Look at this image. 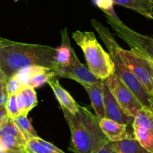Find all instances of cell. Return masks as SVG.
Segmentation results:
<instances>
[{
	"instance_id": "6da1fadb",
	"label": "cell",
	"mask_w": 153,
	"mask_h": 153,
	"mask_svg": "<svg viewBox=\"0 0 153 153\" xmlns=\"http://www.w3.org/2000/svg\"><path fill=\"white\" fill-rule=\"evenodd\" d=\"M56 48L46 45L5 40L0 45V71L7 79L29 67L53 71L56 66Z\"/></svg>"
},
{
	"instance_id": "7a4b0ae2",
	"label": "cell",
	"mask_w": 153,
	"mask_h": 153,
	"mask_svg": "<svg viewBox=\"0 0 153 153\" xmlns=\"http://www.w3.org/2000/svg\"><path fill=\"white\" fill-rule=\"evenodd\" d=\"M71 134L68 149L74 153H95L109 142L100 126V120L86 107L78 106L76 113L62 109Z\"/></svg>"
},
{
	"instance_id": "3957f363",
	"label": "cell",
	"mask_w": 153,
	"mask_h": 153,
	"mask_svg": "<svg viewBox=\"0 0 153 153\" xmlns=\"http://www.w3.org/2000/svg\"><path fill=\"white\" fill-rule=\"evenodd\" d=\"M91 24L99 35L108 51V53L111 56L115 66V74L134 94L143 107L153 110V100L119 55L117 49L118 43L115 40L113 34L106 26L95 19L91 20Z\"/></svg>"
},
{
	"instance_id": "277c9868",
	"label": "cell",
	"mask_w": 153,
	"mask_h": 153,
	"mask_svg": "<svg viewBox=\"0 0 153 153\" xmlns=\"http://www.w3.org/2000/svg\"><path fill=\"white\" fill-rule=\"evenodd\" d=\"M72 38L83 50L88 68L97 79L104 80L114 73L111 56L103 49L94 32L76 30L73 32Z\"/></svg>"
},
{
	"instance_id": "5b68a950",
	"label": "cell",
	"mask_w": 153,
	"mask_h": 153,
	"mask_svg": "<svg viewBox=\"0 0 153 153\" xmlns=\"http://www.w3.org/2000/svg\"><path fill=\"white\" fill-rule=\"evenodd\" d=\"M117 52L134 76L153 100V62L133 51L117 45Z\"/></svg>"
},
{
	"instance_id": "8992f818",
	"label": "cell",
	"mask_w": 153,
	"mask_h": 153,
	"mask_svg": "<svg viewBox=\"0 0 153 153\" xmlns=\"http://www.w3.org/2000/svg\"><path fill=\"white\" fill-rule=\"evenodd\" d=\"M104 82L123 109L125 114L131 121L134 122L137 112L143 107L137 98L114 73L104 80Z\"/></svg>"
},
{
	"instance_id": "52a82bcc",
	"label": "cell",
	"mask_w": 153,
	"mask_h": 153,
	"mask_svg": "<svg viewBox=\"0 0 153 153\" xmlns=\"http://www.w3.org/2000/svg\"><path fill=\"white\" fill-rule=\"evenodd\" d=\"M53 72L56 78L71 79L81 84L83 87L94 84L100 80L94 76L88 68L80 62L74 49L71 51V56L68 63L64 65L57 66Z\"/></svg>"
},
{
	"instance_id": "ba28073f",
	"label": "cell",
	"mask_w": 153,
	"mask_h": 153,
	"mask_svg": "<svg viewBox=\"0 0 153 153\" xmlns=\"http://www.w3.org/2000/svg\"><path fill=\"white\" fill-rule=\"evenodd\" d=\"M26 142L12 119L8 118L0 126V150L8 153L25 152Z\"/></svg>"
},
{
	"instance_id": "9c48e42d",
	"label": "cell",
	"mask_w": 153,
	"mask_h": 153,
	"mask_svg": "<svg viewBox=\"0 0 153 153\" xmlns=\"http://www.w3.org/2000/svg\"><path fill=\"white\" fill-rule=\"evenodd\" d=\"M134 137L147 150L153 153V110L143 107L132 123Z\"/></svg>"
},
{
	"instance_id": "30bf717a",
	"label": "cell",
	"mask_w": 153,
	"mask_h": 153,
	"mask_svg": "<svg viewBox=\"0 0 153 153\" xmlns=\"http://www.w3.org/2000/svg\"><path fill=\"white\" fill-rule=\"evenodd\" d=\"M104 111H105V118L111 120L117 123H121V124L126 125L128 127L132 128V123L133 122L131 121L128 117L125 114L123 109L120 106L117 100L115 99L114 96L109 88L104 82Z\"/></svg>"
},
{
	"instance_id": "8fae6325",
	"label": "cell",
	"mask_w": 153,
	"mask_h": 153,
	"mask_svg": "<svg viewBox=\"0 0 153 153\" xmlns=\"http://www.w3.org/2000/svg\"><path fill=\"white\" fill-rule=\"evenodd\" d=\"M100 126L104 134L110 142H117L134 137L133 131H131V129L133 130L132 128L109 119H101Z\"/></svg>"
},
{
	"instance_id": "7c38bea8",
	"label": "cell",
	"mask_w": 153,
	"mask_h": 153,
	"mask_svg": "<svg viewBox=\"0 0 153 153\" xmlns=\"http://www.w3.org/2000/svg\"><path fill=\"white\" fill-rule=\"evenodd\" d=\"M52 89L57 101L59 102L62 109H65L71 113H74L78 110L79 104L74 101L71 95L64 89L55 76L50 79L48 82Z\"/></svg>"
},
{
	"instance_id": "4fadbf2b",
	"label": "cell",
	"mask_w": 153,
	"mask_h": 153,
	"mask_svg": "<svg viewBox=\"0 0 153 153\" xmlns=\"http://www.w3.org/2000/svg\"><path fill=\"white\" fill-rule=\"evenodd\" d=\"M86 92L90 98L92 108L95 111V115L99 118H105L104 104V80H98L97 83L92 85L85 86Z\"/></svg>"
},
{
	"instance_id": "5bb4252c",
	"label": "cell",
	"mask_w": 153,
	"mask_h": 153,
	"mask_svg": "<svg viewBox=\"0 0 153 153\" xmlns=\"http://www.w3.org/2000/svg\"><path fill=\"white\" fill-rule=\"evenodd\" d=\"M17 104L20 115L28 116L29 112L38 104V98L35 89L26 86L16 95Z\"/></svg>"
},
{
	"instance_id": "9a60e30c",
	"label": "cell",
	"mask_w": 153,
	"mask_h": 153,
	"mask_svg": "<svg viewBox=\"0 0 153 153\" xmlns=\"http://www.w3.org/2000/svg\"><path fill=\"white\" fill-rule=\"evenodd\" d=\"M116 5L132 10L147 19H153L152 0H112Z\"/></svg>"
},
{
	"instance_id": "2e32d148",
	"label": "cell",
	"mask_w": 153,
	"mask_h": 153,
	"mask_svg": "<svg viewBox=\"0 0 153 153\" xmlns=\"http://www.w3.org/2000/svg\"><path fill=\"white\" fill-rule=\"evenodd\" d=\"M26 152L27 153H65L53 144L42 139L34 137L26 142Z\"/></svg>"
},
{
	"instance_id": "e0dca14e",
	"label": "cell",
	"mask_w": 153,
	"mask_h": 153,
	"mask_svg": "<svg viewBox=\"0 0 153 153\" xmlns=\"http://www.w3.org/2000/svg\"><path fill=\"white\" fill-rule=\"evenodd\" d=\"M112 143L118 153H152L143 146L134 137Z\"/></svg>"
},
{
	"instance_id": "ac0fdd59",
	"label": "cell",
	"mask_w": 153,
	"mask_h": 153,
	"mask_svg": "<svg viewBox=\"0 0 153 153\" xmlns=\"http://www.w3.org/2000/svg\"><path fill=\"white\" fill-rule=\"evenodd\" d=\"M53 76H55V75L52 70L39 67L28 80L27 86L32 87L33 89H36L48 83V80Z\"/></svg>"
},
{
	"instance_id": "d6986e66",
	"label": "cell",
	"mask_w": 153,
	"mask_h": 153,
	"mask_svg": "<svg viewBox=\"0 0 153 153\" xmlns=\"http://www.w3.org/2000/svg\"><path fill=\"white\" fill-rule=\"evenodd\" d=\"M13 120L19 128V130L21 131L24 137L26 139V140H29L34 137H38V135L37 134L35 128L31 124V122L28 119L27 116L20 115L18 117L14 119Z\"/></svg>"
},
{
	"instance_id": "ffe728a7",
	"label": "cell",
	"mask_w": 153,
	"mask_h": 153,
	"mask_svg": "<svg viewBox=\"0 0 153 153\" xmlns=\"http://www.w3.org/2000/svg\"><path fill=\"white\" fill-rule=\"evenodd\" d=\"M5 108H6L8 116L9 118L14 120V119L17 118L20 116V111H19L18 107H17L16 95L8 96L7 102L5 104Z\"/></svg>"
},
{
	"instance_id": "44dd1931",
	"label": "cell",
	"mask_w": 153,
	"mask_h": 153,
	"mask_svg": "<svg viewBox=\"0 0 153 153\" xmlns=\"http://www.w3.org/2000/svg\"><path fill=\"white\" fill-rule=\"evenodd\" d=\"M23 87H24V86L22 84V83L20 81L16 74L11 76V78L8 79V81H7L6 90L8 96L17 95Z\"/></svg>"
},
{
	"instance_id": "7402d4cb",
	"label": "cell",
	"mask_w": 153,
	"mask_h": 153,
	"mask_svg": "<svg viewBox=\"0 0 153 153\" xmlns=\"http://www.w3.org/2000/svg\"><path fill=\"white\" fill-rule=\"evenodd\" d=\"M95 153H118V152L115 149L113 143L109 141L106 145H104L101 149H99Z\"/></svg>"
},
{
	"instance_id": "603a6c76",
	"label": "cell",
	"mask_w": 153,
	"mask_h": 153,
	"mask_svg": "<svg viewBox=\"0 0 153 153\" xmlns=\"http://www.w3.org/2000/svg\"><path fill=\"white\" fill-rule=\"evenodd\" d=\"M8 98V92H7L6 88L3 89H0V107H5Z\"/></svg>"
},
{
	"instance_id": "cb8c5ba5",
	"label": "cell",
	"mask_w": 153,
	"mask_h": 153,
	"mask_svg": "<svg viewBox=\"0 0 153 153\" xmlns=\"http://www.w3.org/2000/svg\"><path fill=\"white\" fill-rule=\"evenodd\" d=\"M8 118L9 117L8 116V113H7L5 106V107H0V126L3 125L8 120Z\"/></svg>"
},
{
	"instance_id": "d4e9b609",
	"label": "cell",
	"mask_w": 153,
	"mask_h": 153,
	"mask_svg": "<svg viewBox=\"0 0 153 153\" xmlns=\"http://www.w3.org/2000/svg\"><path fill=\"white\" fill-rule=\"evenodd\" d=\"M7 81H8V79L5 77L3 73L0 71V89H3L6 88Z\"/></svg>"
},
{
	"instance_id": "484cf974",
	"label": "cell",
	"mask_w": 153,
	"mask_h": 153,
	"mask_svg": "<svg viewBox=\"0 0 153 153\" xmlns=\"http://www.w3.org/2000/svg\"><path fill=\"white\" fill-rule=\"evenodd\" d=\"M5 40H6V39H5V38H0V45H1V44L3 43V42H5Z\"/></svg>"
},
{
	"instance_id": "4316f807",
	"label": "cell",
	"mask_w": 153,
	"mask_h": 153,
	"mask_svg": "<svg viewBox=\"0 0 153 153\" xmlns=\"http://www.w3.org/2000/svg\"><path fill=\"white\" fill-rule=\"evenodd\" d=\"M0 153H8V152H5L2 151V150H0ZM21 153H27V152H21Z\"/></svg>"
},
{
	"instance_id": "83f0119b",
	"label": "cell",
	"mask_w": 153,
	"mask_h": 153,
	"mask_svg": "<svg viewBox=\"0 0 153 153\" xmlns=\"http://www.w3.org/2000/svg\"><path fill=\"white\" fill-rule=\"evenodd\" d=\"M152 8H153V0H152Z\"/></svg>"
},
{
	"instance_id": "f1b7e54d",
	"label": "cell",
	"mask_w": 153,
	"mask_h": 153,
	"mask_svg": "<svg viewBox=\"0 0 153 153\" xmlns=\"http://www.w3.org/2000/svg\"><path fill=\"white\" fill-rule=\"evenodd\" d=\"M14 2H18L19 0H14Z\"/></svg>"
},
{
	"instance_id": "f546056e",
	"label": "cell",
	"mask_w": 153,
	"mask_h": 153,
	"mask_svg": "<svg viewBox=\"0 0 153 153\" xmlns=\"http://www.w3.org/2000/svg\"><path fill=\"white\" fill-rule=\"evenodd\" d=\"M150 60H151V61L152 62H153V59H150Z\"/></svg>"
}]
</instances>
